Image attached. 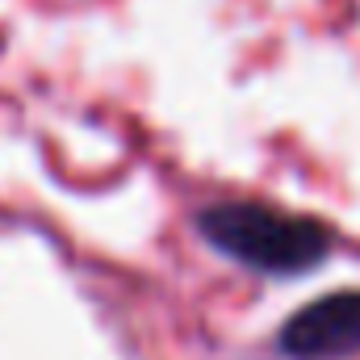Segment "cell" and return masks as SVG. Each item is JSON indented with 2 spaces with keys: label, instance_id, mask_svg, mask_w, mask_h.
Returning a JSON list of instances; mask_svg holds the SVG:
<instances>
[{
  "label": "cell",
  "instance_id": "obj_1",
  "mask_svg": "<svg viewBox=\"0 0 360 360\" xmlns=\"http://www.w3.org/2000/svg\"><path fill=\"white\" fill-rule=\"evenodd\" d=\"M197 231L222 256H231V260H239L256 272H276V276L314 269L331 248V231L323 222L272 210L260 201L205 205L197 214Z\"/></svg>",
  "mask_w": 360,
  "mask_h": 360
},
{
  "label": "cell",
  "instance_id": "obj_2",
  "mask_svg": "<svg viewBox=\"0 0 360 360\" xmlns=\"http://www.w3.org/2000/svg\"><path fill=\"white\" fill-rule=\"evenodd\" d=\"M289 360H344L360 352V289L302 306L276 335Z\"/></svg>",
  "mask_w": 360,
  "mask_h": 360
}]
</instances>
